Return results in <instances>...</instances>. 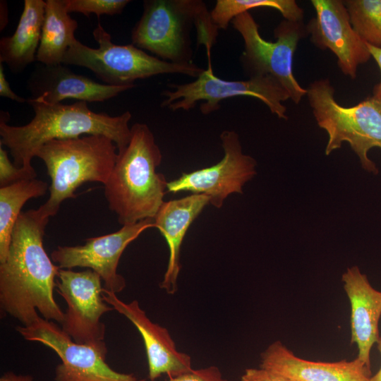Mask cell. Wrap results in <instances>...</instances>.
Returning <instances> with one entry per match:
<instances>
[{"label":"cell","mask_w":381,"mask_h":381,"mask_svg":"<svg viewBox=\"0 0 381 381\" xmlns=\"http://www.w3.org/2000/svg\"><path fill=\"white\" fill-rule=\"evenodd\" d=\"M260 7L276 9L288 20L303 21L304 16L303 10L294 0H217L210 16L218 29H226L237 16Z\"/></svg>","instance_id":"obj_23"},{"label":"cell","mask_w":381,"mask_h":381,"mask_svg":"<svg viewBox=\"0 0 381 381\" xmlns=\"http://www.w3.org/2000/svg\"><path fill=\"white\" fill-rule=\"evenodd\" d=\"M220 139L224 153L221 161L209 167L183 173L168 182L167 192L204 194L217 208L222 206L230 194L242 193L243 186L256 174V161L243 152L235 131H223Z\"/></svg>","instance_id":"obj_12"},{"label":"cell","mask_w":381,"mask_h":381,"mask_svg":"<svg viewBox=\"0 0 381 381\" xmlns=\"http://www.w3.org/2000/svg\"><path fill=\"white\" fill-rule=\"evenodd\" d=\"M371 56L376 61L381 73V49L366 44ZM373 97L381 99V78L380 82L373 88Z\"/></svg>","instance_id":"obj_30"},{"label":"cell","mask_w":381,"mask_h":381,"mask_svg":"<svg viewBox=\"0 0 381 381\" xmlns=\"http://www.w3.org/2000/svg\"><path fill=\"white\" fill-rule=\"evenodd\" d=\"M231 23L243 40L241 61L249 77H273L287 91L290 99L299 104L307 89L295 78L293 61L299 41L308 35L306 25L303 21L284 19L274 29L277 40L268 42L260 35L259 25L249 11L237 16Z\"/></svg>","instance_id":"obj_8"},{"label":"cell","mask_w":381,"mask_h":381,"mask_svg":"<svg viewBox=\"0 0 381 381\" xmlns=\"http://www.w3.org/2000/svg\"><path fill=\"white\" fill-rule=\"evenodd\" d=\"M165 381H228L223 377L220 370L214 366L200 369H192Z\"/></svg>","instance_id":"obj_27"},{"label":"cell","mask_w":381,"mask_h":381,"mask_svg":"<svg viewBox=\"0 0 381 381\" xmlns=\"http://www.w3.org/2000/svg\"><path fill=\"white\" fill-rule=\"evenodd\" d=\"M315 16L306 25L311 42L337 56L341 71L354 79L358 66L371 57L366 44L353 30L341 0H311Z\"/></svg>","instance_id":"obj_14"},{"label":"cell","mask_w":381,"mask_h":381,"mask_svg":"<svg viewBox=\"0 0 381 381\" xmlns=\"http://www.w3.org/2000/svg\"><path fill=\"white\" fill-rule=\"evenodd\" d=\"M37 175L34 168L18 167L12 163L7 152L0 144V188L25 180L35 179Z\"/></svg>","instance_id":"obj_26"},{"label":"cell","mask_w":381,"mask_h":381,"mask_svg":"<svg viewBox=\"0 0 381 381\" xmlns=\"http://www.w3.org/2000/svg\"><path fill=\"white\" fill-rule=\"evenodd\" d=\"M49 188L46 181L37 179L0 188V263L8 255L13 229L23 206L30 198L45 195Z\"/></svg>","instance_id":"obj_22"},{"label":"cell","mask_w":381,"mask_h":381,"mask_svg":"<svg viewBox=\"0 0 381 381\" xmlns=\"http://www.w3.org/2000/svg\"><path fill=\"white\" fill-rule=\"evenodd\" d=\"M16 330L25 340L41 343L60 358L55 381H141L133 374L113 370L106 363V344L77 343L53 321L40 317L28 326H17Z\"/></svg>","instance_id":"obj_10"},{"label":"cell","mask_w":381,"mask_h":381,"mask_svg":"<svg viewBox=\"0 0 381 381\" xmlns=\"http://www.w3.org/2000/svg\"><path fill=\"white\" fill-rule=\"evenodd\" d=\"M193 25L197 29L199 43L205 46L210 54L218 28L204 2L145 1L143 15L132 30V44L166 61L192 63L190 32Z\"/></svg>","instance_id":"obj_4"},{"label":"cell","mask_w":381,"mask_h":381,"mask_svg":"<svg viewBox=\"0 0 381 381\" xmlns=\"http://www.w3.org/2000/svg\"><path fill=\"white\" fill-rule=\"evenodd\" d=\"M66 10L81 13L86 16L95 13L98 18L102 15H115L121 13L128 0H64Z\"/></svg>","instance_id":"obj_25"},{"label":"cell","mask_w":381,"mask_h":381,"mask_svg":"<svg viewBox=\"0 0 381 381\" xmlns=\"http://www.w3.org/2000/svg\"><path fill=\"white\" fill-rule=\"evenodd\" d=\"M117 147L109 138L90 135L52 140L37 151L51 179L49 197L40 207L49 217L61 204L75 198V190L85 182L105 184L116 163Z\"/></svg>","instance_id":"obj_5"},{"label":"cell","mask_w":381,"mask_h":381,"mask_svg":"<svg viewBox=\"0 0 381 381\" xmlns=\"http://www.w3.org/2000/svg\"><path fill=\"white\" fill-rule=\"evenodd\" d=\"M45 5L46 1L42 0H25L13 34L0 40V63H6L13 72L23 71L36 60Z\"/></svg>","instance_id":"obj_20"},{"label":"cell","mask_w":381,"mask_h":381,"mask_svg":"<svg viewBox=\"0 0 381 381\" xmlns=\"http://www.w3.org/2000/svg\"><path fill=\"white\" fill-rule=\"evenodd\" d=\"M240 381H291L288 378L267 369L248 368Z\"/></svg>","instance_id":"obj_28"},{"label":"cell","mask_w":381,"mask_h":381,"mask_svg":"<svg viewBox=\"0 0 381 381\" xmlns=\"http://www.w3.org/2000/svg\"><path fill=\"white\" fill-rule=\"evenodd\" d=\"M35 115L27 124L10 126L1 118L0 144L6 146L18 167L33 168L31 162L37 151L52 140L68 139L83 135H99L110 138L118 152L123 150L131 138L128 126L131 114L126 111L119 116L95 113L86 102L71 104H51L40 97L27 100Z\"/></svg>","instance_id":"obj_2"},{"label":"cell","mask_w":381,"mask_h":381,"mask_svg":"<svg viewBox=\"0 0 381 381\" xmlns=\"http://www.w3.org/2000/svg\"><path fill=\"white\" fill-rule=\"evenodd\" d=\"M102 281L101 277L90 269L59 270L56 287L67 303L61 328L77 343L106 344L105 325L101 318L114 308L103 298Z\"/></svg>","instance_id":"obj_11"},{"label":"cell","mask_w":381,"mask_h":381,"mask_svg":"<svg viewBox=\"0 0 381 381\" xmlns=\"http://www.w3.org/2000/svg\"><path fill=\"white\" fill-rule=\"evenodd\" d=\"M209 203L208 196L192 194L164 202L154 218L155 227L164 237L169 250L167 268L159 285L167 294H174L177 290V281L181 267V248L186 234L193 222Z\"/></svg>","instance_id":"obj_18"},{"label":"cell","mask_w":381,"mask_h":381,"mask_svg":"<svg viewBox=\"0 0 381 381\" xmlns=\"http://www.w3.org/2000/svg\"><path fill=\"white\" fill-rule=\"evenodd\" d=\"M344 4L359 37L381 49V0H346Z\"/></svg>","instance_id":"obj_24"},{"label":"cell","mask_w":381,"mask_h":381,"mask_svg":"<svg viewBox=\"0 0 381 381\" xmlns=\"http://www.w3.org/2000/svg\"><path fill=\"white\" fill-rule=\"evenodd\" d=\"M376 344L377 346V349L381 356V334L380 335L379 339ZM370 380L371 381H381V366L380 369L378 370V371L373 376L370 377Z\"/></svg>","instance_id":"obj_32"},{"label":"cell","mask_w":381,"mask_h":381,"mask_svg":"<svg viewBox=\"0 0 381 381\" xmlns=\"http://www.w3.org/2000/svg\"><path fill=\"white\" fill-rule=\"evenodd\" d=\"M133 86H113L78 75L62 66H44L32 78L30 87L47 102L59 104L66 99L83 102H104Z\"/></svg>","instance_id":"obj_19"},{"label":"cell","mask_w":381,"mask_h":381,"mask_svg":"<svg viewBox=\"0 0 381 381\" xmlns=\"http://www.w3.org/2000/svg\"><path fill=\"white\" fill-rule=\"evenodd\" d=\"M173 90H165L162 107L172 111L189 110L199 101L203 114H210L219 108L224 99L238 96H250L262 101L279 119H287L286 107L282 104L290 99L284 87L273 77L255 75L246 80H226L214 74L211 62L196 79L190 83L172 85Z\"/></svg>","instance_id":"obj_9"},{"label":"cell","mask_w":381,"mask_h":381,"mask_svg":"<svg viewBox=\"0 0 381 381\" xmlns=\"http://www.w3.org/2000/svg\"><path fill=\"white\" fill-rule=\"evenodd\" d=\"M49 216L40 207L21 212L13 229L6 260L0 263L1 310L23 326L40 316L61 324L64 313L54 298L60 267L44 250Z\"/></svg>","instance_id":"obj_1"},{"label":"cell","mask_w":381,"mask_h":381,"mask_svg":"<svg viewBox=\"0 0 381 381\" xmlns=\"http://www.w3.org/2000/svg\"><path fill=\"white\" fill-rule=\"evenodd\" d=\"M341 279L351 307V343L357 346V358L370 371V351L380 337L381 291L357 266L348 268Z\"/></svg>","instance_id":"obj_17"},{"label":"cell","mask_w":381,"mask_h":381,"mask_svg":"<svg viewBox=\"0 0 381 381\" xmlns=\"http://www.w3.org/2000/svg\"><path fill=\"white\" fill-rule=\"evenodd\" d=\"M306 95L318 125L328 135L325 155L348 143L362 167L378 173L368 154L373 147L381 150V99L372 96L354 106L344 107L336 101L334 88L328 79L311 83Z\"/></svg>","instance_id":"obj_6"},{"label":"cell","mask_w":381,"mask_h":381,"mask_svg":"<svg viewBox=\"0 0 381 381\" xmlns=\"http://www.w3.org/2000/svg\"><path fill=\"white\" fill-rule=\"evenodd\" d=\"M260 368L291 381H371L370 371L357 358L349 361H308L296 356L279 341L262 353Z\"/></svg>","instance_id":"obj_16"},{"label":"cell","mask_w":381,"mask_h":381,"mask_svg":"<svg viewBox=\"0 0 381 381\" xmlns=\"http://www.w3.org/2000/svg\"><path fill=\"white\" fill-rule=\"evenodd\" d=\"M102 296L104 301L128 319L140 334L151 381H155L162 375L174 377L193 369L191 357L178 350L168 329L152 322L138 301L126 303L116 294L104 289Z\"/></svg>","instance_id":"obj_15"},{"label":"cell","mask_w":381,"mask_h":381,"mask_svg":"<svg viewBox=\"0 0 381 381\" xmlns=\"http://www.w3.org/2000/svg\"><path fill=\"white\" fill-rule=\"evenodd\" d=\"M97 48L76 40L65 54L63 64L85 67L104 84L133 86L134 81L159 74L180 73L197 78L204 69L195 64H176L148 54L133 44L118 45L99 22L93 30Z\"/></svg>","instance_id":"obj_7"},{"label":"cell","mask_w":381,"mask_h":381,"mask_svg":"<svg viewBox=\"0 0 381 381\" xmlns=\"http://www.w3.org/2000/svg\"><path fill=\"white\" fill-rule=\"evenodd\" d=\"M155 226L154 219L123 225L114 233L87 238L84 245L59 246L52 252L51 258L61 269L79 267L95 271L101 277L104 289L116 294L126 285L117 272L124 250L144 231Z\"/></svg>","instance_id":"obj_13"},{"label":"cell","mask_w":381,"mask_h":381,"mask_svg":"<svg viewBox=\"0 0 381 381\" xmlns=\"http://www.w3.org/2000/svg\"><path fill=\"white\" fill-rule=\"evenodd\" d=\"M0 381H33V377L30 375H17L8 371L1 376Z\"/></svg>","instance_id":"obj_31"},{"label":"cell","mask_w":381,"mask_h":381,"mask_svg":"<svg viewBox=\"0 0 381 381\" xmlns=\"http://www.w3.org/2000/svg\"><path fill=\"white\" fill-rule=\"evenodd\" d=\"M127 146L118 152L104 186L109 208L123 225L154 219L167 192L164 174L157 172L162 155L153 133L145 123L131 127Z\"/></svg>","instance_id":"obj_3"},{"label":"cell","mask_w":381,"mask_h":381,"mask_svg":"<svg viewBox=\"0 0 381 381\" xmlns=\"http://www.w3.org/2000/svg\"><path fill=\"white\" fill-rule=\"evenodd\" d=\"M0 95L20 103L27 102L25 98L18 96L11 90L6 78L2 63H0Z\"/></svg>","instance_id":"obj_29"},{"label":"cell","mask_w":381,"mask_h":381,"mask_svg":"<svg viewBox=\"0 0 381 381\" xmlns=\"http://www.w3.org/2000/svg\"><path fill=\"white\" fill-rule=\"evenodd\" d=\"M77 28L78 23L69 15L64 0L46 1L36 60L44 66L62 64L66 53L76 40Z\"/></svg>","instance_id":"obj_21"}]
</instances>
